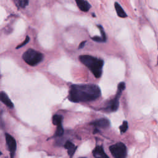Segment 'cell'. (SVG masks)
Wrapping results in <instances>:
<instances>
[{
	"instance_id": "cell-1",
	"label": "cell",
	"mask_w": 158,
	"mask_h": 158,
	"mask_svg": "<svg viewBox=\"0 0 158 158\" xmlns=\"http://www.w3.org/2000/svg\"><path fill=\"white\" fill-rule=\"evenodd\" d=\"M101 96V89L94 84L73 85L70 86L69 99L73 102H86L97 99Z\"/></svg>"
},
{
	"instance_id": "cell-2",
	"label": "cell",
	"mask_w": 158,
	"mask_h": 158,
	"mask_svg": "<svg viewBox=\"0 0 158 158\" xmlns=\"http://www.w3.org/2000/svg\"><path fill=\"white\" fill-rule=\"evenodd\" d=\"M79 60L90 70L96 78L101 77L104 65L103 60L89 55L80 56Z\"/></svg>"
},
{
	"instance_id": "cell-3",
	"label": "cell",
	"mask_w": 158,
	"mask_h": 158,
	"mask_svg": "<svg viewBox=\"0 0 158 158\" xmlns=\"http://www.w3.org/2000/svg\"><path fill=\"white\" fill-rule=\"evenodd\" d=\"M22 58L29 65L35 66L43 60L44 55L33 49H28L23 54Z\"/></svg>"
},
{
	"instance_id": "cell-4",
	"label": "cell",
	"mask_w": 158,
	"mask_h": 158,
	"mask_svg": "<svg viewBox=\"0 0 158 158\" xmlns=\"http://www.w3.org/2000/svg\"><path fill=\"white\" fill-rule=\"evenodd\" d=\"M125 88V83L124 82H121L118 85L117 91L115 97L109 101L105 110L107 112H115L118 109L119 106V99L122 94V91Z\"/></svg>"
},
{
	"instance_id": "cell-5",
	"label": "cell",
	"mask_w": 158,
	"mask_h": 158,
	"mask_svg": "<svg viewBox=\"0 0 158 158\" xmlns=\"http://www.w3.org/2000/svg\"><path fill=\"white\" fill-rule=\"evenodd\" d=\"M109 150L115 158H124L127 156L126 146L122 143H117L110 146Z\"/></svg>"
},
{
	"instance_id": "cell-6",
	"label": "cell",
	"mask_w": 158,
	"mask_h": 158,
	"mask_svg": "<svg viewBox=\"0 0 158 158\" xmlns=\"http://www.w3.org/2000/svg\"><path fill=\"white\" fill-rule=\"evenodd\" d=\"M5 136H6V144L8 147V150L9 151L10 157L12 158L14 157L16 148H17L16 141H15V139L14 138V137L12 136L9 133H6L5 134Z\"/></svg>"
},
{
	"instance_id": "cell-7",
	"label": "cell",
	"mask_w": 158,
	"mask_h": 158,
	"mask_svg": "<svg viewBox=\"0 0 158 158\" xmlns=\"http://www.w3.org/2000/svg\"><path fill=\"white\" fill-rule=\"evenodd\" d=\"M91 125H93L96 129L107 128L110 126V122L108 119L104 118H101L91 122Z\"/></svg>"
},
{
	"instance_id": "cell-8",
	"label": "cell",
	"mask_w": 158,
	"mask_h": 158,
	"mask_svg": "<svg viewBox=\"0 0 158 158\" xmlns=\"http://www.w3.org/2000/svg\"><path fill=\"white\" fill-rule=\"evenodd\" d=\"M93 156L96 158H106L108 157V156L105 153L103 148L101 146H96L93 151Z\"/></svg>"
},
{
	"instance_id": "cell-9",
	"label": "cell",
	"mask_w": 158,
	"mask_h": 158,
	"mask_svg": "<svg viewBox=\"0 0 158 158\" xmlns=\"http://www.w3.org/2000/svg\"><path fill=\"white\" fill-rule=\"evenodd\" d=\"M78 7L83 12H88L91 8V5L85 0H75Z\"/></svg>"
},
{
	"instance_id": "cell-10",
	"label": "cell",
	"mask_w": 158,
	"mask_h": 158,
	"mask_svg": "<svg viewBox=\"0 0 158 158\" xmlns=\"http://www.w3.org/2000/svg\"><path fill=\"white\" fill-rule=\"evenodd\" d=\"M0 101L9 108H13L14 104L7 94L4 91L0 92Z\"/></svg>"
},
{
	"instance_id": "cell-11",
	"label": "cell",
	"mask_w": 158,
	"mask_h": 158,
	"mask_svg": "<svg viewBox=\"0 0 158 158\" xmlns=\"http://www.w3.org/2000/svg\"><path fill=\"white\" fill-rule=\"evenodd\" d=\"M64 147L66 149H67V152H68L69 156L70 157H72L73 156V154L77 149V147L75 146V144L73 143H72L70 141H66V143L64 144Z\"/></svg>"
},
{
	"instance_id": "cell-12",
	"label": "cell",
	"mask_w": 158,
	"mask_h": 158,
	"mask_svg": "<svg viewBox=\"0 0 158 158\" xmlns=\"http://www.w3.org/2000/svg\"><path fill=\"white\" fill-rule=\"evenodd\" d=\"M114 7H115V9L116 10L117 14L118 17L121 18H125L127 16L125 10L123 9V8L118 2H115Z\"/></svg>"
},
{
	"instance_id": "cell-13",
	"label": "cell",
	"mask_w": 158,
	"mask_h": 158,
	"mask_svg": "<svg viewBox=\"0 0 158 158\" xmlns=\"http://www.w3.org/2000/svg\"><path fill=\"white\" fill-rule=\"evenodd\" d=\"M63 120V117L61 115L56 114L52 117V123L54 125H59L60 124H62Z\"/></svg>"
},
{
	"instance_id": "cell-14",
	"label": "cell",
	"mask_w": 158,
	"mask_h": 158,
	"mask_svg": "<svg viewBox=\"0 0 158 158\" xmlns=\"http://www.w3.org/2000/svg\"><path fill=\"white\" fill-rule=\"evenodd\" d=\"M17 7L24 8L28 4V0H14Z\"/></svg>"
},
{
	"instance_id": "cell-15",
	"label": "cell",
	"mask_w": 158,
	"mask_h": 158,
	"mask_svg": "<svg viewBox=\"0 0 158 158\" xmlns=\"http://www.w3.org/2000/svg\"><path fill=\"white\" fill-rule=\"evenodd\" d=\"M64 133V128L62 124H60L57 126V129L55 132L56 136H61Z\"/></svg>"
},
{
	"instance_id": "cell-16",
	"label": "cell",
	"mask_w": 158,
	"mask_h": 158,
	"mask_svg": "<svg viewBox=\"0 0 158 158\" xmlns=\"http://www.w3.org/2000/svg\"><path fill=\"white\" fill-rule=\"evenodd\" d=\"M128 129V123L127 121H123L122 125L120 127V130L122 133H123L127 131Z\"/></svg>"
},
{
	"instance_id": "cell-17",
	"label": "cell",
	"mask_w": 158,
	"mask_h": 158,
	"mask_svg": "<svg viewBox=\"0 0 158 158\" xmlns=\"http://www.w3.org/2000/svg\"><path fill=\"white\" fill-rule=\"evenodd\" d=\"M29 40H30V38H29V36H26V38H25V40H24V41H23L22 43L20 44H19L18 46H17V47H16V49H19V48H22V46H25V45L27 43H28Z\"/></svg>"
},
{
	"instance_id": "cell-18",
	"label": "cell",
	"mask_w": 158,
	"mask_h": 158,
	"mask_svg": "<svg viewBox=\"0 0 158 158\" xmlns=\"http://www.w3.org/2000/svg\"><path fill=\"white\" fill-rule=\"evenodd\" d=\"M98 27H99V30H100L102 38L104 39V40L106 41V33H105V31H104L103 28H102V26H101V25H98Z\"/></svg>"
},
{
	"instance_id": "cell-19",
	"label": "cell",
	"mask_w": 158,
	"mask_h": 158,
	"mask_svg": "<svg viewBox=\"0 0 158 158\" xmlns=\"http://www.w3.org/2000/svg\"><path fill=\"white\" fill-rule=\"evenodd\" d=\"M91 39H92L93 41H96V42H99V43H101V42H105V41H104V39L102 38V36L100 37V36H96L92 37Z\"/></svg>"
},
{
	"instance_id": "cell-20",
	"label": "cell",
	"mask_w": 158,
	"mask_h": 158,
	"mask_svg": "<svg viewBox=\"0 0 158 158\" xmlns=\"http://www.w3.org/2000/svg\"><path fill=\"white\" fill-rule=\"evenodd\" d=\"M86 41H82L80 44V45H79V46H78V48L79 49H81V48H83V47H84V46L85 45V43H86Z\"/></svg>"
},
{
	"instance_id": "cell-21",
	"label": "cell",
	"mask_w": 158,
	"mask_h": 158,
	"mask_svg": "<svg viewBox=\"0 0 158 158\" xmlns=\"http://www.w3.org/2000/svg\"><path fill=\"white\" fill-rule=\"evenodd\" d=\"M1 155V151H0V156Z\"/></svg>"
},
{
	"instance_id": "cell-22",
	"label": "cell",
	"mask_w": 158,
	"mask_h": 158,
	"mask_svg": "<svg viewBox=\"0 0 158 158\" xmlns=\"http://www.w3.org/2000/svg\"><path fill=\"white\" fill-rule=\"evenodd\" d=\"M157 63H158V57H157Z\"/></svg>"
}]
</instances>
